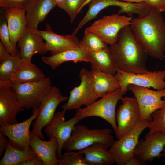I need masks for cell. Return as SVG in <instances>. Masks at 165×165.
<instances>
[{
    "mask_svg": "<svg viewBox=\"0 0 165 165\" xmlns=\"http://www.w3.org/2000/svg\"><path fill=\"white\" fill-rule=\"evenodd\" d=\"M129 26L148 55L162 60L165 53V21L161 12L152 8L147 16L133 18Z\"/></svg>",
    "mask_w": 165,
    "mask_h": 165,
    "instance_id": "cell-1",
    "label": "cell"
},
{
    "mask_svg": "<svg viewBox=\"0 0 165 165\" xmlns=\"http://www.w3.org/2000/svg\"><path fill=\"white\" fill-rule=\"evenodd\" d=\"M109 48L119 69L135 74L149 71L146 66L148 55L137 40L129 25L120 30L118 41Z\"/></svg>",
    "mask_w": 165,
    "mask_h": 165,
    "instance_id": "cell-2",
    "label": "cell"
},
{
    "mask_svg": "<svg viewBox=\"0 0 165 165\" xmlns=\"http://www.w3.org/2000/svg\"><path fill=\"white\" fill-rule=\"evenodd\" d=\"M109 128L89 129L82 124L75 125L63 149L66 151H79L93 145L99 143L108 148L115 141Z\"/></svg>",
    "mask_w": 165,
    "mask_h": 165,
    "instance_id": "cell-3",
    "label": "cell"
},
{
    "mask_svg": "<svg viewBox=\"0 0 165 165\" xmlns=\"http://www.w3.org/2000/svg\"><path fill=\"white\" fill-rule=\"evenodd\" d=\"M122 96L119 88L108 92L99 100L77 110L74 116L80 121L91 116L100 117L109 123L115 132L117 127L116 108L118 102Z\"/></svg>",
    "mask_w": 165,
    "mask_h": 165,
    "instance_id": "cell-4",
    "label": "cell"
},
{
    "mask_svg": "<svg viewBox=\"0 0 165 165\" xmlns=\"http://www.w3.org/2000/svg\"><path fill=\"white\" fill-rule=\"evenodd\" d=\"M50 77L24 83L11 82L10 88L21 106L29 110L38 107L41 101L52 86Z\"/></svg>",
    "mask_w": 165,
    "mask_h": 165,
    "instance_id": "cell-5",
    "label": "cell"
},
{
    "mask_svg": "<svg viewBox=\"0 0 165 165\" xmlns=\"http://www.w3.org/2000/svg\"><path fill=\"white\" fill-rule=\"evenodd\" d=\"M133 19L119 14L104 16L86 28L99 36L107 45H112L118 41V34L124 27L130 25Z\"/></svg>",
    "mask_w": 165,
    "mask_h": 165,
    "instance_id": "cell-6",
    "label": "cell"
},
{
    "mask_svg": "<svg viewBox=\"0 0 165 165\" xmlns=\"http://www.w3.org/2000/svg\"><path fill=\"white\" fill-rule=\"evenodd\" d=\"M114 76L119 83L120 92L123 96L129 90L128 86L131 84L148 88L152 87L158 90L165 89V70L135 74L118 68Z\"/></svg>",
    "mask_w": 165,
    "mask_h": 165,
    "instance_id": "cell-7",
    "label": "cell"
},
{
    "mask_svg": "<svg viewBox=\"0 0 165 165\" xmlns=\"http://www.w3.org/2000/svg\"><path fill=\"white\" fill-rule=\"evenodd\" d=\"M68 98L67 97L62 95L57 87L52 86L41 101L38 106L39 114L31 124L32 133L44 139V137L42 130L50 122L58 105L62 102L66 101Z\"/></svg>",
    "mask_w": 165,
    "mask_h": 165,
    "instance_id": "cell-8",
    "label": "cell"
},
{
    "mask_svg": "<svg viewBox=\"0 0 165 165\" xmlns=\"http://www.w3.org/2000/svg\"><path fill=\"white\" fill-rule=\"evenodd\" d=\"M79 77L80 83L70 91L67 101L62 106V109L66 111L77 110L83 105L88 106L98 98L93 91L90 71L82 68L80 71Z\"/></svg>",
    "mask_w": 165,
    "mask_h": 165,
    "instance_id": "cell-9",
    "label": "cell"
},
{
    "mask_svg": "<svg viewBox=\"0 0 165 165\" xmlns=\"http://www.w3.org/2000/svg\"><path fill=\"white\" fill-rule=\"evenodd\" d=\"M150 121H141L131 130L116 140L110 147L115 163L117 165H126L134 155L139 142V136L142 131L148 128Z\"/></svg>",
    "mask_w": 165,
    "mask_h": 165,
    "instance_id": "cell-10",
    "label": "cell"
},
{
    "mask_svg": "<svg viewBox=\"0 0 165 165\" xmlns=\"http://www.w3.org/2000/svg\"><path fill=\"white\" fill-rule=\"evenodd\" d=\"M128 89L132 92L137 100L141 120L151 121L152 119V114L165 104V89L153 90L147 87L132 84L128 86Z\"/></svg>",
    "mask_w": 165,
    "mask_h": 165,
    "instance_id": "cell-11",
    "label": "cell"
},
{
    "mask_svg": "<svg viewBox=\"0 0 165 165\" xmlns=\"http://www.w3.org/2000/svg\"><path fill=\"white\" fill-rule=\"evenodd\" d=\"M116 113L117 129L115 132L119 139L133 130L141 121L139 107L135 97H126Z\"/></svg>",
    "mask_w": 165,
    "mask_h": 165,
    "instance_id": "cell-12",
    "label": "cell"
},
{
    "mask_svg": "<svg viewBox=\"0 0 165 165\" xmlns=\"http://www.w3.org/2000/svg\"><path fill=\"white\" fill-rule=\"evenodd\" d=\"M66 111L56 112L50 122L45 128L44 131L50 139L56 138L58 141V147L57 156L59 159L62 154L64 143L70 137L75 125L80 121L75 116L65 120L64 115Z\"/></svg>",
    "mask_w": 165,
    "mask_h": 165,
    "instance_id": "cell-13",
    "label": "cell"
},
{
    "mask_svg": "<svg viewBox=\"0 0 165 165\" xmlns=\"http://www.w3.org/2000/svg\"><path fill=\"white\" fill-rule=\"evenodd\" d=\"M32 112V114L30 117L21 122L0 125V132L8 138L9 143L15 148L24 150L30 147V128L33 121L39 114V107L34 108Z\"/></svg>",
    "mask_w": 165,
    "mask_h": 165,
    "instance_id": "cell-14",
    "label": "cell"
},
{
    "mask_svg": "<svg viewBox=\"0 0 165 165\" xmlns=\"http://www.w3.org/2000/svg\"><path fill=\"white\" fill-rule=\"evenodd\" d=\"M11 82L0 81V125L17 123L16 116L25 109L10 88Z\"/></svg>",
    "mask_w": 165,
    "mask_h": 165,
    "instance_id": "cell-15",
    "label": "cell"
},
{
    "mask_svg": "<svg viewBox=\"0 0 165 165\" xmlns=\"http://www.w3.org/2000/svg\"><path fill=\"white\" fill-rule=\"evenodd\" d=\"M144 139L138 142L134 154L145 163L162 157L161 153L165 146V134L160 132L148 133Z\"/></svg>",
    "mask_w": 165,
    "mask_h": 165,
    "instance_id": "cell-16",
    "label": "cell"
},
{
    "mask_svg": "<svg viewBox=\"0 0 165 165\" xmlns=\"http://www.w3.org/2000/svg\"><path fill=\"white\" fill-rule=\"evenodd\" d=\"M45 31L35 29L37 33L46 41L48 51L53 55L62 51L79 47V41L75 35H61L54 33L49 24H46Z\"/></svg>",
    "mask_w": 165,
    "mask_h": 165,
    "instance_id": "cell-17",
    "label": "cell"
},
{
    "mask_svg": "<svg viewBox=\"0 0 165 165\" xmlns=\"http://www.w3.org/2000/svg\"><path fill=\"white\" fill-rule=\"evenodd\" d=\"M17 47L22 58L27 60H31L35 54H43L48 51L45 42L35 29L27 27Z\"/></svg>",
    "mask_w": 165,
    "mask_h": 165,
    "instance_id": "cell-18",
    "label": "cell"
},
{
    "mask_svg": "<svg viewBox=\"0 0 165 165\" xmlns=\"http://www.w3.org/2000/svg\"><path fill=\"white\" fill-rule=\"evenodd\" d=\"M10 41L13 46L18 48L16 44L26 28V12L24 8H13L4 10Z\"/></svg>",
    "mask_w": 165,
    "mask_h": 165,
    "instance_id": "cell-19",
    "label": "cell"
},
{
    "mask_svg": "<svg viewBox=\"0 0 165 165\" xmlns=\"http://www.w3.org/2000/svg\"><path fill=\"white\" fill-rule=\"evenodd\" d=\"M50 140L44 141L30 132V147L42 160L44 165H58L59 159L56 154L57 140L56 138Z\"/></svg>",
    "mask_w": 165,
    "mask_h": 165,
    "instance_id": "cell-20",
    "label": "cell"
},
{
    "mask_svg": "<svg viewBox=\"0 0 165 165\" xmlns=\"http://www.w3.org/2000/svg\"><path fill=\"white\" fill-rule=\"evenodd\" d=\"M57 5L52 0H30L24 7L26 12V27L37 29L51 9Z\"/></svg>",
    "mask_w": 165,
    "mask_h": 165,
    "instance_id": "cell-21",
    "label": "cell"
},
{
    "mask_svg": "<svg viewBox=\"0 0 165 165\" xmlns=\"http://www.w3.org/2000/svg\"><path fill=\"white\" fill-rule=\"evenodd\" d=\"M42 61L50 66L52 69H55L63 63L72 61L75 63L84 62H90L88 54L80 48L67 50L50 57L42 56Z\"/></svg>",
    "mask_w": 165,
    "mask_h": 165,
    "instance_id": "cell-22",
    "label": "cell"
},
{
    "mask_svg": "<svg viewBox=\"0 0 165 165\" xmlns=\"http://www.w3.org/2000/svg\"><path fill=\"white\" fill-rule=\"evenodd\" d=\"M79 151L83 154L88 165H111L115 163L109 149L101 144L93 145Z\"/></svg>",
    "mask_w": 165,
    "mask_h": 165,
    "instance_id": "cell-23",
    "label": "cell"
},
{
    "mask_svg": "<svg viewBox=\"0 0 165 165\" xmlns=\"http://www.w3.org/2000/svg\"><path fill=\"white\" fill-rule=\"evenodd\" d=\"M88 54L92 69L115 76L118 68L109 47Z\"/></svg>",
    "mask_w": 165,
    "mask_h": 165,
    "instance_id": "cell-24",
    "label": "cell"
},
{
    "mask_svg": "<svg viewBox=\"0 0 165 165\" xmlns=\"http://www.w3.org/2000/svg\"><path fill=\"white\" fill-rule=\"evenodd\" d=\"M90 71L93 79V91L98 98L120 88L119 83L114 76L97 70L91 69Z\"/></svg>",
    "mask_w": 165,
    "mask_h": 165,
    "instance_id": "cell-25",
    "label": "cell"
},
{
    "mask_svg": "<svg viewBox=\"0 0 165 165\" xmlns=\"http://www.w3.org/2000/svg\"><path fill=\"white\" fill-rule=\"evenodd\" d=\"M45 77L44 74L31 60L22 58L20 64L12 76L13 82L24 83L36 81Z\"/></svg>",
    "mask_w": 165,
    "mask_h": 165,
    "instance_id": "cell-26",
    "label": "cell"
},
{
    "mask_svg": "<svg viewBox=\"0 0 165 165\" xmlns=\"http://www.w3.org/2000/svg\"><path fill=\"white\" fill-rule=\"evenodd\" d=\"M88 3H89L88 10L72 34L75 35L82 27L88 21L95 19L99 13L106 8L116 6L123 8L125 6L124 2L118 0H88L86 3L85 5Z\"/></svg>",
    "mask_w": 165,
    "mask_h": 165,
    "instance_id": "cell-27",
    "label": "cell"
},
{
    "mask_svg": "<svg viewBox=\"0 0 165 165\" xmlns=\"http://www.w3.org/2000/svg\"><path fill=\"white\" fill-rule=\"evenodd\" d=\"M37 155L31 147L20 150L13 147L9 143L4 154L0 161V165H19L21 162L31 159Z\"/></svg>",
    "mask_w": 165,
    "mask_h": 165,
    "instance_id": "cell-28",
    "label": "cell"
},
{
    "mask_svg": "<svg viewBox=\"0 0 165 165\" xmlns=\"http://www.w3.org/2000/svg\"><path fill=\"white\" fill-rule=\"evenodd\" d=\"M98 35L85 29L83 37L79 41V47L89 54L108 47Z\"/></svg>",
    "mask_w": 165,
    "mask_h": 165,
    "instance_id": "cell-29",
    "label": "cell"
},
{
    "mask_svg": "<svg viewBox=\"0 0 165 165\" xmlns=\"http://www.w3.org/2000/svg\"><path fill=\"white\" fill-rule=\"evenodd\" d=\"M22 61L20 52L16 56L11 55L0 62V81H10V79Z\"/></svg>",
    "mask_w": 165,
    "mask_h": 165,
    "instance_id": "cell-30",
    "label": "cell"
},
{
    "mask_svg": "<svg viewBox=\"0 0 165 165\" xmlns=\"http://www.w3.org/2000/svg\"><path fill=\"white\" fill-rule=\"evenodd\" d=\"M151 116L152 119L148 127V134L160 132L165 134V104L161 108L154 112Z\"/></svg>",
    "mask_w": 165,
    "mask_h": 165,
    "instance_id": "cell-31",
    "label": "cell"
},
{
    "mask_svg": "<svg viewBox=\"0 0 165 165\" xmlns=\"http://www.w3.org/2000/svg\"><path fill=\"white\" fill-rule=\"evenodd\" d=\"M0 41L11 55L14 57L16 56L19 50L18 48L14 47L11 43L7 22L4 14L0 16Z\"/></svg>",
    "mask_w": 165,
    "mask_h": 165,
    "instance_id": "cell-32",
    "label": "cell"
},
{
    "mask_svg": "<svg viewBox=\"0 0 165 165\" xmlns=\"http://www.w3.org/2000/svg\"><path fill=\"white\" fill-rule=\"evenodd\" d=\"M87 0H65L64 2L58 7L65 11L70 19L71 23L72 22L77 14L81 10Z\"/></svg>",
    "mask_w": 165,
    "mask_h": 165,
    "instance_id": "cell-33",
    "label": "cell"
},
{
    "mask_svg": "<svg viewBox=\"0 0 165 165\" xmlns=\"http://www.w3.org/2000/svg\"><path fill=\"white\" fill-rule=\"evenodd\" d=\"M59 159L58 165H88L79 151H66Z\"/></svg>",
    "mask_w": 165,
    "mask_h": 165,
    "instance_id": "cell-34",
    "label": "cell"
},
{
    "mask_svg": "<svg viewBox=\"0 0 165 165\" xmlns=\"http://www.w3.org/2000/svg\"><path fill=\"white\" fill-rule=\"evenodd\" d=\"M30 0H0V7L4 10L13 8H24Z\"/></svg>",
    "mask_w": 165,
    "mask_h": 165,
    "instance_id": "cell-35",
    "label": "cell"
},
{
    "mask_svg": "<svg viewBox=\"0 0 165 165\" xmlns=\"http://www.w3.org/2000/svg\"><path fill=\"white\" fill-rule=\"evenodd\" d=\"M144 2L161 13L165 11V0H144Z\"/></svg>",
    "mask_w": 165,
    "mask_h": 165,
    "instance_id": "cell-36",
    "label": "cell"
},
{
    "mask_svg": "<svg viewBox=\"0 0 165 165\" xmlns=\"http://www.w3.org/2000/svg\"><path fill=\"white\" fill-rule=\"evenodd\" d=\"M19 165H44L42 160L37 155L31 159L24 161Z\"/></svg>",
    "mask_w": 165,
    "mask_h": 165,
    "instance_id": "cell-37",
    "label": "cell"
},
{
    "mask_svg": "<svg viewBox=\"0 0 165 165\" xmlns=\"http://www.w3.org/2000/svg\"><path fill=\"white\" fill-rule=\"evenodd\" d=\"M6 136L0 132V156H1L4 152L6 151L9 143V139Z\"/></svg>",
    "mask_w": 165,
    "mask_h": 165,
    "instance_id": "cell-38",
    "label": "cell"
},
{
    "mask_svg": "<svg viewBox=\"0 0 165 165\" xmlns=\"http://www.w3.org/2000/svg\"><path fill=\"white\" fill-rule=\"evenodd\" d=\"M146 163L134 154L128 160L126 165H143Z\"/></svg>",
    "mask_w": 165,
    "mask_h": 165,
    "instance_id": "cell-39",
    "label": "cell"
},
{
    "mask_svg": "<svg viewBox=\"0 0 165 165\" xmlns=\"http://www.w3.org/2000/svg\"><path fill=\"white\" fill-rule=\"evenodd\" d=\"M10 55L9 52L0 41V62Z\"/></svg>",
    "mask_w": 165,
    "mask_h": 165,
    "instance_id": "cell-40",
    "label": "cell"
},
{
    "mask_svg": "<svg viewBox=\"0 0 165 165\" xmlns=\"http://www.w3.org/2000/svg\"><path fill=\"white\" fill-rule=\"evenodd\" d=\"M119 1L130 3H139L144 2V0H118Z\"/></svg>",
    "mask_w": 165,
    "mask_h": 165,
    "instance_id": "cell-41",
    "label": "cell"
},
{
    "mask_svg": "<svg viewBox=\"0 0 165 165\" xmlns=\"http://www.w3.org/2000/svg\"><path fill=\"white\" fill-rule=\"evenodd\" d=\"M56 4L57 6H58L61 4L65 0H52Z\"/></svg>",
    "mask_w": 165,
    "mask_h": 165,
    "instance_id": "cell-42",
    "label": "cell"
},
{
    "mask_svg": "<svg viewBox=\"0 0 165 165\" xmlns=\"http://www.w3.org/2000/svg\"><path fill=\"white\" fill-rule=\"evenodd\" d=\"M164 152H165V155H164V156H165V146L164 147Z\"/></svg>",
    "mask_w": 165,
    "mask_h": 165,
    "instance_id": "cell-43",
    "label": "cell"
}]
</instances>
